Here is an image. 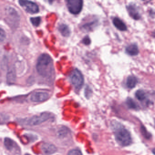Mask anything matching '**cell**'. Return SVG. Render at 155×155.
Segmentation results:
<instances>
[{
    "label": "cell",
    "mask_w": 155,
    "mask_h": 155,
    "mask_svg": "<svg viewBox=\"0 0 155 155\" xmlns=\"http://www.w3.org/2000/svg\"><path fill=\"white\" fill-rule=\"evenodd\" d=\"M68 155H82V153L79 150L72 149L69 151Z\"/></svg>",
    "instance_id": "22"
},
{
    "label": "cell",
    "mask_w": 155,
    "mask_h": 155,
    "mask_svg": "<svg viewBox=\"0 0 155 155\" xmlns=\"http://www.w3.org/2000/svg\"><path fill=\"white\" fill-rule=\"evenodd\" d=\"M126 52L130 56H137L139 53L138 46L135 44H131L127 46L126 48Z\"/></svg>",
    "instance_id": "11"
},
{
    "label": "cell",
    "mask_w": 155,
    "mask_h": 155,
    "mask_svg": "<svg viewBox=\"0 0 155 155\" xmlns=\"http://www.w3.org/2000/svg\"><path fill=\"white\" fill-rule=\"evenodd\" d=\"M82 0H68L67 1V7L69 11L74 15L79 14L83 8Z\"/></svg>",
    "instance_id": "4"
},
{
    "label": "cell",
    "mask_w": 155,
    "mask_h": 155,
    "mask_svg": "<svg viewBox=\"0 0 155 155\" xmlns=\"http://www.w3.org/2000/svg\"><path fill=\"white\" fill-rule=\"evenodd\" d=\"M127 9L129 16L135 20H138L141 18V15L138 8L135 4H130L127 6Z\"/></svg>",
    "instance_id": "8"
},
{
    "label": "cell",
    "mask_w": 155,
    "mask_h": 155,
    "mask_svg": "<svg viewBox=\"0 0 155 155\" xmlns=\"http://www.w3.org/2000/svg\"><path fill=\"white\" fill-rule=\"evenodd\" d=\"M98 22V21L97 19L93 20L87 21L82 25V28L86 31H91L97 27Z\"/></svg>",
    "instance_id": "13"
},
{
    "label": "cell",
    "mask_w": 155,
    "mask_h": 155,
    "mask_svg": "<svg viewBox=\"0 0 155 155\" xmlns=\"http://www.w3.org/2000/svg\"><path fill=\"white\" fill-rule=\"evenodd\" d=\"M6 38V32L2 29L0 28V42L4 41Z\"/></svg>",
    "instance_id": "23"
},
{
    "label": "cell",
    "mask_w": 155,
    "mask_h": 155,
    "mask_svg": "<svg viewBox=\"0 0 155 155\" xmlns=\"http://www.w3.org/2000/svg\"><path fill=\"white\" fill-rule=\"evenodd\" d=\"M8 22L12 25H17L19 21V16L13 8H8L6 10Z\"/></svg>",
    "instance_id": "6"
},
{
    "label": "cell",
    "mask_w": 155,
    "mask_h": 155,
    "mask_svg": "<svg viewBox=\"0 0 155 155\" xmlns=\"http://www.w3.org/2000/svg\"><path fill=\"white\" fill-rule=\"evenodd\" d=\"M138 82V80L136 77L133 76H129L127 78L126 85L130 89L135 87Z\"/></svg>",
    "instance_id": "16"
},
{
    "label": "cell",
    "mask_w": 155,
    "mask_h": 155,
    "mask_svg": "<svg viewBox=\"0 0 155 155\" xmlns=\"http://www.w3.org/2000/svg\"><path fill=\"white\" fill-rule=\"evenodd\" d=\"M70 80L74 87L77 90H80L84 84V77L81 72L76 69L72 71L70 75Z\"/></svg>",
    "instance_id": "3"
},
{
    "label": "cell",
    "mask_w": 155,
    "mask_h": 155,
    "mask_svg": "<svg viewBox=\"0 0 155 155\" xmlns=\"http://www.w3.org/2000/svg\"><path fill=\"white\" fill-rule=\"evenodd\" d=\"M7 82L10 85L15 83L16 80V71L14 68H12L8 71L7 77Z\"/></svg>",
    "instance_id": "14"
},
{
    "label": "cell",
    "mask_w": 155,
    "mask_h": 155,
    "mask_svg": "<svg viewBox=\"0 0 155 155\" xmlns=\"http://www.w3.org/2000/svg\"><path fill=\"white\" fill-rule=\"evenodd\" d=\"M68 130L65 127H62L60 129L58 132L59 137H64L67 134H68Z\"/></svg>",
    "instance_id": "21"
},
{
    "label": "cell",
    "mask_w": 155,
    "mask_h": 155,
    "mask_svg": "<svg viewBox=\"0 0 155 155\" xmlns=\"http://www.w3.org/2000/svg\"><path fill=\"white\" fill-rule=\"evenodd\" d=\"M41 150L44 155H50L55 153L57 148L53 144L45 143L41 145Z\"/></svg>",
    "instance_id": "10"
},
{
    "label": "cell",
    "mask_w": 155,
    "mask_h": 155,
    "mask_svg": "<svg viewBox=\"0 0 155 155\" xmlns=\"http://www.w3.org/2000/svg\"><path fill=\"white\" fill-rule=\"evenodd\" d=\"M113 24L119 30L126 31L127 29V26L124 22L118 18H115L113 19Z\"/></svg>",
    "instance_id": "12"
},
{
    "label": "cell",
    "mask_w": 155,
    "mask_h": 155,
    "mask_svg": "<svg viewBox=\"0 0 155 155\" xmlns=\"http://www.w3.org/2000/svg\"><path fill=\"white\" fill-rule=\"evenodd\" d=\"M58 30L63 37H69L71 33L70 29L68 26L65 24L60 25L58 27Z\"/></svg>",
    "instance_id": "15"
},
{
    "label": "cell",
    "mask_w": 155,
    "mask_h": 155,
    "mask_svg": "<svg viewBox=\"0 0 155 155\" xmlns=\"http://www.w3.org/2000/svg\"><path fill=\"white\" fill-rule=\"evenodd\" d=\"M19 4L22 8L25 9V10L29 13H37L39 12V8L38 5L32 2L28 1H20Z\"/></svg>",
    "instance_id": "7"
},
{
    "label": "cell",
    "mask_w": 155,
    "mask_h": 155,
    "mask_svg": "<svg viewBox=\"0 0 155 155\" xmlns=\"http://www.w3.org/2000/svg\"><path fill=\"white\" fill-rule=\"evenodd\" d=\"M25 155H30V154H25Z\"/></svg>",
    "instance_id": "26"
},
{
    "label": "cell",
    "mask_w": 155,
    "mask_h": 155,
    "mask_svg": "<svg viewBox=\"0 0 155 155\" xmlns=\"http://www.w3.org/2000/svg\"><path fill=\"white\" fill-rule=\"evenodd\" d=\"M126 103L129 108L137 109L138 107L136 102L131 98H128L126 100Z\"/></svg>",
    "instance_id": "19"
},
{
    "label": "cell",
    "mask_w": 155,
    "mask_h": 155,
    "mask_svg": "<svg viewBox=\"0 0 155 155\" xmlns=\"http://www.w3.org/2000/svg\"><path fill=\"white\" fill-rule=\"evenodd\" d=\"M141 132H142V134H143L144 137H145L146 138L149 139L151 135L147 132V131L146 130V129L144 127H141Z\"/></svg>",
    "instance_id": "24"
},
{
    "label": "cell",
    "mask_w": 155,
    "mask_h": 155,
    "mask_svg": "<svg viewBox=\"0 0 155 155\" xmlns=\"http://www.w3.org/2000/svg\"><path fill=\"white\" fill-rule=\"evenodd\" d=\"M51 117V114L48 112H43L39 116H35L31 118L28 124L31 126L39 125L49 119Z\"/></svg>",
    "instance_id": "5"
},
{
    "label": "cell",
    "mask_w": 155,
    "mask_h": 155,
    "mask_svg": "<svg viewBox=\"0 0 155 155\" xmlns=\"http://www.w3.org/2000/svg\"><path fill=\"white\" fill-rule=\"evenodd\" d=\"M135 96L139 101H143L147 98V94L144 90L140 89L136 91Z\"/></svg>",
    "instance_id": "17"
},
{
    "label": "cell",
    "mask_w": 155,
    "mask_h": 155,
    "mask_svg": "<svg viewBox=\"0 0 155 155\" xmlns=\"http://www.w3.org/2000/svg\"><path fill=\"white\" fill-rule=\"evenodd\" d=\"M82 42L83 44H85L86 45H89L90 44L91 42V41L90 38L88 36H86L82 40Z\"/></svg>",
    "instance_id": "25"
},
{
    "label": "cell",
    "mask_w": 155,
    "mask_h": 155,
    "mask_svg": "<svg viewBox=\"0 0 155 155\" xmlns=\"http://www.w3.org/2000/svg\"><path fill=\"white\" fill-rule=\"evenodd\" d=\"M36 68L38 74L43 78H50L54 73L53 61L48 54H43L39 57Z\"/></svg>",
    "instance_id": "1"
},
{
    "label": "cell",
    "mask_w": 155,
    "mask_h": 155,
    "mask_svg": "<svg viewBox=\"0 0 155 155\" xmlns=\"http://www.w3.org/2000/svg\"><path fill=\"white\" fill-rule=\"evenodd\" d=\"M112 128L118 144L122 147H126L131 144L132 139L130 133L123 125L115 121L112 122Z\"/></svg>",
    "instance_id": "2"
},
{
    "label": "cell",
    "mask_w": 155,
    "mask_h": 155,
    "mask_svg": "<svg viewBox=\"0 0 155 155\" xmlns=\"http://www.w3.org/2000/svg\"><path fill=\"white\" fill-rule=\"evenodd\" d=\"M48 93L43 91H37L34 92L31 97V100L33 102H40L45 101L48 99Z\"/></svg>",
    "instance_id": "9"
},
{
    "label": "cell",
    "mask_w": 155,
    "mask_h": 155,
    "mask_svg": "<svg viewBox=\"0 0 155 155\" xmlns=\"http://www.w3.org/2000/svg\"><path fill=\"white\" fill-rule=\"evenodd\" d=\"M30 21L33 26L35 27H38L40 24L41 18L40 17H34V18H31Z\"/></svg>",
    "instance_id": "20"
},
{
    "label": "cell",
    "mask_w": 155,
    "mask_h": 155,
    "mask_svg": "<svg viewBox=\"0 0 155 155\" xmlns=\"http://www.w3.org/2000/svg\"><path fill=\"white\" fill-rule=\"evenodd\" d=\"M4 142L5 147L8 150H12L14 147L15 142L11 139L8 137L5 138Z\"/></svg>",
    "instance_id": "18"
}]
</instances>
